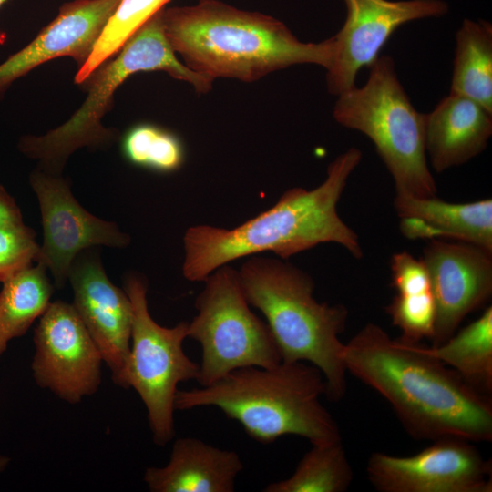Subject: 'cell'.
Here are the masks:
<instances>
[{
	"mask_svg": "<svg viewBox=\"0 0 492 492\" xmlns=\"http://www.w3.org/2000/svg\"><path fill=\"white\" fill-rule=\"evenodd\" d=\"M418 453L397 456L373 453L370 483L379 492H491L492 466L467 440L444 437Z\"/></svg>",
	"mask_w": 492,
	"mask_h": 492,
	"instance_id": "cell-11",
	"label": "cell"
},
{
	"mask_svg": "<svg viewBox=\"0 0 492 492\" xmlns=\"http://www.w3.org/2000/svg\"><path fill=\"white\" fill-rule=\"evenodd\" d=\"M362 156L359 149L349 148L329 164L319 186L288 189L272 207L235 228L190 227L183 237V276L203 282L216 269L243 257L271 251L287 260L329 242L361 259L359 237L341 219L337 205Z\"/></svg>",
	"mask_w": 492,
	"mask_h": 492,
	"instance_id": "cell-2",
	"label": "cell"
},
{
	"mask_svg": "<svg viewBox=\"0 0 492 492\" xmlns=\"http://www.w3.org/2000/svg\"><path fill=\"white\" fill-rule=\"evenodd\" d=\"M345 21L333 36L334 55L326 69L328 92L338 96L355 85L359 71L379 56L389 37L401 26L438 18L449 12L445 0H343Z\"/></svg>",
	"mask_w": 492,
	"mask_h": 492,
	"instance_id": "cell-13",
	"label": "cell"
},
{
	"mask_svg": "<svg viewBox=\"0 0 492 492\" xmlns=\"http://www.w3.org/2000/svg\"><path fill=\"white\" fill-rule=\"evenodd\" d=\"M203 282L194 304L198 313L188 325V337L201 347L200 385H210L238 368L281 364L268 324L251 312L244 296L238 270L220 266Z\"/></svg>",
	"mask_w": 492,
	"mask_h": 492,
	"instance_id": "cell-9",
	"label": "cell"
},
{
	"mask_svg": "<svg viewBox=\"0 0 492 492\" xmlns=\"http://www.w3.org/2000/svg\"><path fill=\"white\" fill-rule=\"evenodd\" d=\"M354 474L342 441L312 445L292 475L270 483L264 492H344Z\"/></svg>",
	"mask_w": 492,
	"mask_h": 492,
	"instance_id": "cell-23",
	"label": "cell"
},
{
	"mask_svg": "<svg viewBox=\"0 0 492 492\" xmlns=\"http://www.w3.org/2000/svg\"><path fill=\"white\" fill-rule=\"evenodd\" d=\"M24 224L22 213L14 198L0 184V226Z\"/></svg>",
	"mask_w": 492,
	"mask_h": 492,
	"instance_id": "cell-29",
	"label": "cell"
},
{
	"mask_svg": "<svg viewBox=\"0 0 492 492\" xmlns=\"http://www.w3.org/2000/svg\"><path fill=\"white\" fill-rule=\"evenodd\" d=\"M394 209L408 240L449 239L492 252V200L455 203L435 197L396 195Z\"/></svg>",
	"mask_w": 492,
	"mask_h": 492,
	"instance_id": "cell-18",
	"label": "cell"
},
{
	"mask_svg": "<svg viewBox=\"0 0 492 492\" xmlns=\"http://www.w3.org/2000/svg\"><path fill=\"white\" fill-rule=\"evenodd\" d=\"M170 0H120L107 21L87 61L75 77L85 81L104 63L115 56L133 35Z\"/></svg>",
	"mask_w": 492,
	"mask_h": 492,
	"instance_id": "cell-24",
	"label": "cell"
},
{
	"mask_svg": "<svg viewBox=\"0 0 492 492\" xmlns=\"http://www.w3.org/2000/svg\"><path fill=\"white\" fill-rule=\"evenodd\" d=\"M430 356L456 371L469 385L488 395L492 391V307L436 346L422 344Z\"/></svg>",
	"mask_w": 492,
	"mask_h": 492,
	"instance_id": "cell-22",
	"label": "cell"
},
{
	"mask_svg": "<svg viewBox=\"0 0 492 492\" xmlns=\"http://www.w3.org/2000/svg\"><path fill=\"white\" fill-rule=\"evenodd\" d=\"M492 252L466 242L431 240L423 251L436 304L431 346L453 335L492 293Z\"/></svg>",
	"mask_w": 492,
	"mask_h": 492,
	"instance_id": "cell-14",
	"label": "cell"
},
{
	"mask_svg": "<svg viewBox=\"0 0 492 492\" xmlns=\"http://www.w3.org/2000/svg\"><path fill=\"white\" fill-rule=\"evenodd\" d=\"M161 17L174 52L190 69L212 81L230 77L252 82L301 64L327 69L333 59V36L302 42L279 19L220 0L165 6Z\"/></svg>",
	"mask_w": 492,
	"mask_h": 492,
	"instance_id": "cell-3",
	"label": "cell"
},
{
	"mask_svg": "<svg viewBox=\"0 0 492 492\" xmlns=\"http://www.w3.org/2000/svg\"><path fill=\"white\" fill-rule=\"evenodd\" d=\"M385 311L395 326L401 331L402 341L417 343L431 341L436 320V304L432 292L396 293Z\"/></svg>",
	"mask_w": 492,
	"mask_h": 492,
	"instance_id": "cell-26",
	"label": "cell"
},
{
	"mask_svg": "<svg viewBox=\"0 0 492 492\" xmlns=\"http://www.w3.org/2000/svg\"><path fill=\"white\" fill-rule=\"evenodd\" d=\"M392 285L396 293H422L431 291L430 278L422 260L407 251L392 255L390 261Z\"/></svg>",
	"mask_w": 492,
	"mask_h": 492,
	"instance_id": "cell-28",
	"label": "cell"
},
{
	"mask_svg": "<svg viewBox=\"0 0 492 492\" xmlns=\"http://www.w3.org/2000/svg\"><path fill=\"white\" fill-rule=\"evenodd\" d=\"M29 182L38 200L44 238L36 262L50 272L56 289L65 286L70 267L82 251L97 246L125 248L130 243L129 235L116 223L84 209L61 175L37 169Z\"/></svg>",
	"mask_w": 492,
	"mask_h": 492,
	"instance_id": "cell-12",
	"label": "cell"
},
{
	"mask_svg": "<svg viewBox=\"0 0 492 492\" xmlns=\"http://www.w3.org/2000/svg\"><path fill=\"white\" fill-rule=\"evenodd\" d=\"M11 458L9 456L0 455V473L3 472L9 465Z\"/></svg>",
	"mask_w": 492,
	"mask_h": 492,
	"instance_id": "cell-30",
	"label": "cell"
},
{
	"mask_svg": "<svg viewBox=\"0 0 492 492\" xmlns=\"http://www.w3.org/2000/svg\"><path fill=\"white\" fill-rule=\"evenodd\" d=\"M39 245L25 223L0 226V282L36 261Z\"/></svg>",
	"mask_w": 492,
	"mask_h": 492,
	"instance_id": "cell-27",
	"label": "cell"
},
{
	"mask_svg": "<svg viewBox=\"0 0 492 492\" xmlns=\"http://www.w3.org/2000/svg\"><path fill=\"white\" fill-rule=\"evenodd\" d=\"M122 151L129 162L159 172L178 169L184 159L179 139L168 130L149 124L129 129L123 138Z\"/></svg>",
	"mask_w": 492,
	"mask_h": 492,
	"instance_id": "cell-25",
	"label": "cell"
},
{
	"mask_svg": "<svg viewBox=\"0 0 492 492\" xmlns=\"http://www.w3.org/2000/svg\"><path fill=\"white\" fill-rule=\"evenodd\" d=\"M242 468L235 451L179 437L173 443L169 463L148 467L143 479L151 492H233Z\"/></svg>",
	"mask_w": 492,
	"mask_h": 492,
	"instance_id": "cell-19",
	"label": "cell"
},
{
	"mask_svg": "<svg viewBox=\"0 0 492 492\" xmlns=\"http://www.w3.org/2000/svg\"><path fill=\"white\" fill-rule=\"evenodd\" d=\"M450 92L492 111V25L465 18L456 33Z\"/></svg>",
	"mask_w": 492,
	"mask_h": 492,
	"instance_id": "cell-21",
	"label": "cell"
},
{
	"mask_svg": "<svg viewBox=\"0 0 492 492\" xmlns=\"http://www.w3.org/2000/svg\"><path fill=\"white\" fill-rule=\"evenodd\" d=\"M492 136V111L454 92L425 114V152L432 169L443 172L480 153Z\"/></svg>",
	"mask_w": 492,
	"mask_h": 492,
	"instance_id": "cell-17",
	"label": "cell"
},
{
	"mask_svg": "<svg viewBox=\"0 0 492 492\" xmlns=\"http://www.w3.org/2000/svg\"><path fill=\"white\" fill-rule=\"evenodd\" d=\"M368 68L364 86L337 96L334 120L374 143L392 176L396 195L436 196L425 152V114L413 106L390 56H379Z\"/></svg>",
	"mask_w": 492,
	"mask_h": 492,
	"instance_id": "cell-7",
	"label": "cell"
},
{
	"mask_svg": "<svg viewBox=\"0 0 492 492\" xmlns=\"http://www.w3.org/2000/svg\"><path fill=\"white\" fill-rule=\"evenodd\" d=\"M73 306L101 352L111 376L121 369L130 347L133 308L123 289L108 279L91 249L74 260L68 279Z\"/></svg>",
	"mask_w": 492,
	"mask_h": 492,
	"instance_id": "cell-15",
	"label": "cell"
},
{
	"mask_svg": "<svg viewBox=\"0 0 492 492\" xmlns=\"http://www.w3.org/2000/svg\"><path fill=\"white\" fill-rule=\"evenodd\" d=\"M346 371L391 405L405 430L417 440L455 437L492 440V402L422 343L393 339L365 324L343 345Z\"/></svg>",
	"mask_w": 492,
	"mask_h": 492,
	"instance_id": "cell-1",
	"label": "cell"
},
{
	"mask_svg": "<svg viewBox=\"0 0 492 492\" xmlns=\"http://www.w3.org/2000/svg\"><path fill=\"white\" fill-rule=\"evenodd\" d=\"M42 264L28 265L2 282L0 291V360L8 343L23 336L45 313L55 286Z\"/></svg>",
	"mask_w": 492,
	"mask_h": 492,
	"instance_id": "cell-20",
	"label": "cell"
},
{
	"mask_svg": "<svg viewBox=\"0 0 492 492\" xmlns=\"http://www.w3.org/2000/svg\"><path fill=\"white\" fill-rule=\"evenodd\" d=\"M7 0H0V8Z\"/></svg>",
	"mask_w": 492,
	"mask_h": 492,
	"instance_id": "cell-31",
	"label": "cell"
},
{
	"mask_svg": "<svg viewBox=\"0 0 492 492\" xmlns=\"http://www.w3.org/2000/svg\"><path fill=\"white\" fill-rule=\"evenodd\" d=\"M244 296L266 319L282 362H306L323 374L325 396L341 400L346 391L343 360L348 310L319 302L311 275L282 259L251 256L238 270Z\"/></svg>",
	"mask_w": 492,
	"mask_h": 492,
	"instance_id": "cell-5",
	"label": "cell"
},
{
	"mask_svg": "<svg viewBox=\"0 0 492 492\" xmlns=\"http://www.w3.org/2000/svg\"><path fill=\"white\" fill-rule=\"evenodd\" d=\"M162 9L85 81L88 83L86 100L68 120L44 135H26L19 139V150L38 160L39 169L61 175L67 159L77 149L103 147L115 139L114 130L106 128L101 119L111 106L116 89L135 73L164 71L191 84L198 93L211 89L212 80L192 71L177 57L165 35Z\"/></svg>",
	"mask_w": 492,
	"mask_h": 492,
	"instance_id": "cell-6",
	"label": "cell"
},
{
	"mask_svg": "<svg viewBox=\"0 0 492 492\" xmlns=\"http://www.w3.org/2000/svg\"><path fill=\"white\" fill-rule=\"evenodd\" d=\"M124 290L133 308L130 347L121 369L111 379L118 387L133 388L138 393L147 409L153 442L164 446L176 435L174 401L178 384L197 381L200 364L183 350L189 323L164 327L149 314L148 283L142 276L128 274Z\"/></svg>",
	"mask_w": 492,
	"mask_h": 492,
	"instance_id": "cell-8",
	"label": "cell"
},
{
	"mask_svg": "<svg viewBox=\"0 0 492 492\" xmlns=\"http://www.w3.org/2000/svg\"><path fill=\"white\" fill-rule=\"evenodd\" d=\"M36 384L76 405L99 389L102 354L72 303L51 302L34 331Z\"/></svg>",
	"mask_w": 492,
	"mask_h": 492,
	"instance_id": "cell-10",
	"label": "cell"
},
{
	"mask_svg": "<svg viewBox=\"0 0 492 492\" xmlns=\"http://www.w3.org/2000/svg\"><path fill=\"white\" fill-rule=\"evenodd\" d=\"M325 391L317 367L306 362H282L270 368H238L210 385L178 390L174 407L215 406L264 445L285 435L322 445L342 441L337 423L320 400Z\"/></svg>",
	"mask_w": 492,
	"mask_h": 492,
	"instance_id": "cell-4",
	"label": "cell"
},
{
	"mask_svg": "<svg viewBox=\"0 0 492 492\" xmlns=\"http://www.w3.org/2000/svg\"><path fill=\"white\" fill-rule=\"evenodd\" d=\"M120 0H73L25 47L0 64V99L12 84L37 66L70 56L79 67L88 58Z\"/></svg>",
	"mask_w": 492,
	"mask_h": 492,
	"instance_id": "cell-16",
	"label": "cell"
}]
</instances>
